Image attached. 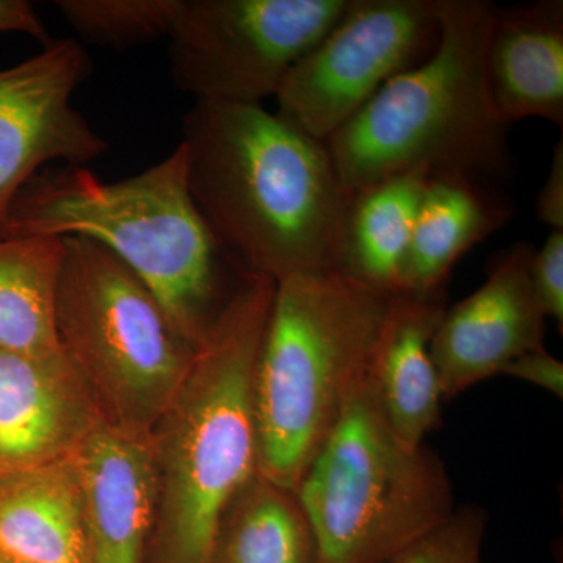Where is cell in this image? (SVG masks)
I'll return each mask as SVG.
<instances>
[{
	"instance_id": "cell-24",
	"label": "cell",
	"mask_w": 563,
	"mask_h": 563,
	"mask_svg": "<svg viewBox=\"0 0 563 563\" xmlns=\"http://www.w3.org/2000/svg\"><path fill=\"white\" fill-rule=\"evenodd\" d=\"M501 374L515 379L536 385L543 390L553 393L558 398L563 396V363L547 350L526 352L510 362Z\"/></svg>"
},
{
	"instance_id": "cell-20",
	"label": "cell",
	"mask_w": 563,
	"mask_h": 563,
	"mask_svg": "<svg viewBox=\"0 0 563 563\" xmlns=\"http://www.w3.org/2000/svg\"><path fill=\"white\" fill-rule=\"evenodd\" d=\"M62 263L63 239H0V351L62 352L55 318Z\"/></svg>"
},
{
	"instance_id": "cell-6",
	"label": "cell",
	"mask_w": 563,
	"mask_h": 563,
	"mask_svg": "<svg viewBox=\"0 0 563 563\" xmlns=\"http://www.w3.org/2000/svg\"><path fill=\"white\" fill-rule=\"evenodd\" d=\"M296 495L317 536L320 563H388L455 510L442 459L399 439L369 377Z\"/></svg>"
},
{
	"instance_id": "cell-19",
	"label": "cell",
	"mask_w": 563,
	"mask_h": 563,
	"mask_svg": "<svg viewBox=\"0 0 563 563\" xmlns=\"http://www.w3.org/2000/svg\"><path fill=\"white\" fill-rule=\"evenodd\" d=\"M210 563H320L296 492L255 473L225 507Z\"/></svg>"
},
{
	"instance_id": "cell-18",
	"label": "cell",
	"mask_w": 563,
	"mask_h": 563,
	"mask_svg": "<svg viewBox=\"0 0 563 563\" xmlns=\"http://www.w3.org/2000/svg\"><path fill=\"white\" fill-rule=\"evenodd\" d=\"M426 184L421 174H404L352 195L340 272L387 295L401 291Z\"/></svg>"
},
{
	"instance_id": "cell-4",
	"label": "cell",
	"mask_w": 563,
	"mask_h": 563,
	"mask_svg": "<svg viewBox=\"0 0 563 563\" xmlns=\"http://www.w3.org/2000/svg\"><path fill=\"white\" fill-rule=\"evenodd\" d=\"M24 236L101 244L146 284L195 347L231 299L221 282L231 262L192 202L180 144L146 172L117 181L84 166L41 169L0 229V239Z\"/></svg>"
},
{
	"instance_id": "cell-16",
	"label": "cell",
	"mask_w": 563,
	"mask_h": 563,
	"mask_svg": "<svg viewBox=\"0 0 563 563\" xmlns=\"http://www.w3.org/2000/svg\"><path fill=\"white\" fill-rule=\"evenodd\" d=\"M512 213V202L493 185L462 177L428 179L401 291L418 296L444 292V284L459 258L499 231Z\"/></svg>"
},
{
	"instance_id": "cell-9",
	"label": "cell",
	"mask_w": 563,
	"mask_h": 563,
	"mask_svg": "<svg viewBox=\"0 0 563 563\" xmlns=\"http://www.w3.org/2000/svg\"><path fill=\"white\" fill-rule=\"evenodd\" d=\"M437 41L433 0H351L285 77L277 114L325 143L393 77L429 57Z\"/></svg>"
},
{
	"instance_id": "cell-5",
	"label": "cell",
	"mask_w": 563,
	"mask_h": 563,
	"mask_svg": "<svg viewBox=\"0 0 563 563\" xmlns=\"http://www.w3.org/2000/svg\"><path fill=\"white\" fill-rule=\"evenodd\" d=\"M390 296L342 272L276 282L254 376L261 476L298 490L368 377Z\"/></svg>"
},
{
	"instance_id": "cell-3",
	"label": "cell",
	"mask_w": 563,
	"mask_h": 563,
	"mask_svg": "<svg viewBox=\"0 0 563 563\" xmlns=\"http://www.w3.org/2000/svg\"><path fill=\"white\" fill-rule=\"evenodd\" d=\"M485 0H433L439 41L429 57L393 77L325 141L351 195L404 174L493 185L514 176L509 125L493 109Z\"/></svg>"
},
{
	"instance_id": "cell-10",
	"label": "cell",
	"mask_w": 563,
	"mask_h": 563,
	"mask_svg": "<svg viewBox=\"0 0 563 563\" xmlns=\"http://www.w3.org/2000/svg\"><path fill=\"white\" fill-rule=\"evenodd\" d=\"M90 73L76 40L51 41L35 57L0 70V229L44 165L84 166L106 154L107 141L73 103Z\"/></svg>"
},
{
	"instance_id": "cell-21",
	"label": "cell",
	"mask_w": 563,
	"mask_h": 563,
	"mask_svg": "<svg viewBox=\"0 0 563 563\" xmlns=\"http://www.w3.org/2000/svg\"><path fill=\"white\" fill-rule=\"evenodd\" d=\"M184 0H58L55 7L81 38L124 49L172 36Z\"/></svg>"
},
{
	"instance_id": "cell-23",
	"label": "cell",
	"mask_w": 563,
	"mask_h": 563,
	"mask_svg": "<svg viewBox=\"0 0 563 563\" xmlns=\"http://www.w3.org/2000/svg\"><path fill=\"white\" fill-rule=\"evenodd\" d=\"M531 279L544 317L553 318L563 331V231H553L533 252Z\"/></svg>"
},
{
	"instance_id": "cell-26",
	"label": "cell",
	"mask_w": 563,
	"mask_h": 563,
	"mask_svg": "<svg viewBox=\"0 0 563 563\" xmlns=\"http://www.w3.org/2000/svg\"><path fill=\"white\" fill-rule=\"evenodd\" d=\"M0 33H24L44 46L52 41L46 25L27 0H0Z\"/></svg>"
},
{
	"instance_id": "cell-8",
	"label": "cell",
	"mask_w": 563,
	"mask_h": 563,
	"mask_svg": "<svg viewBox=\"0 0 563 563\" xmlns=\"http://www.w3.org/2000/svg\"><path fill=\"white\" fill-rule=\"evenodd\" d=\"M351 0H184L169 36L174 85L196 102L262 106Z\"/></svg>"
},
{
	"instance_id": "cell-22",
	"label": "cell",
	"mask_w": 563,
	"mask_h": 563,
	"mask_svg": "<svg viewBox=\"0 0 563 563\" xmlns=\"http://www.w3.org/2000/svg\"><path fill=\"white\" fill-rule=\"evenodd\" d=\"M485 528L483 510L455 509L446 521L404 548L388 563H484Z\"/></svg>"
},
{
	"instance_id": "cell-14",
	"label": "cell",
	"mask_w": 563,
	"mask_h": 563,
	"mask_svg": "<svg viewBox=\"0 0 563 563\" xmlns=\"http://www.w3.org/2000/svg\"><path fill=\"white\" fill-rule=\"evenodd\" d=\"M485 81L504 124L542 118L563 124V2L493 7Z\"/></svg>"
},
{
	"instance_id": "cell-15",
	"label": "cell",
	"mask_w": 563,
	"mask_h": 563,
	"mask_svg": "<svg viewBox=\"0 0 563 563\" xmlns=\"http://www.w3.org/2000/svg\"><path fill=\"white\" fill-rule=\"evenodd\" d=\"M444 292L390 296L368 377L385 417L404 442L420 446L442 426L443 395L431 357L433 333L446 312Z\"/></svg>"
},
{
	"instance_id": "cell-25",
	"label": "cell",
	"mask_w": 563,
	"mask_h": 563,
	"mask_svg": "<svg viewBox=\"0 0 563 563\" xmlns=\"http://www.w3.org/2000/svg\"><path fill=\"white\" fill-rule=\"evenodd\" d=\"M537 217L553 231H563V144L554 147L550 174L537 199Z\"/></svg>"
},
{
	"instance_id": "cell-2",
	"label": "cell",
	"mask_w": 563,
	"mask_h": 563,
	"mask_svg": "<svg viewBox=\"0 0 563 563\" xmlns=\"http://www.w3.org/2000/svg\"><path fill=\"white\" fill-rule=\"evenodd\" d=\"M276 282L246 274L151 432L157 501L146 563H210L225 507L257 473L254 376Z\"/></svg>"
},
{
	"instance_id": "cell-1",
	"label": "cell",
	"mask_w": 563,
	"mask_h": 563,
	"mask_svg": "<svg viewBox=\"0 0 563 563\" xmlns=\"http://www.w3.org/2000/svg\"><path fill=\"white\" fill-rule=\"evenodd\" d=\"M180 147L192 202L240 273L340 272L352 195L324 141L263 106L195 102Z\"/></svg>"
},
{
	"instance_id": "cell-12",
	"label": "cell",
	"mask_w": 563,
	"mask_h": 563,
	"mask_svg": "<svg viewBox=\"0 0 563 563\" xmlns=\"http://www.w3.org/2000/svg\"><path fill=\"white\" fill-rule=\"evenodd\" d=\"M101 422L63 352L0 351V476L68 461Z\"/></svg>"
},
{
	"instance_id": "cell-27",
	"label": "cell",
	"mask_w": 563,
	"mask_h": 563,
	"mask_svg": "<svg viewBox=\"0 0 563 563\" xmlns=\"http://www.w3.org/2000/svg\"><path fill=\"white\" fill-rule=\"evenodd\" d=\"M0 563H24V562L13 561V559H7V558H2V555H0Z\"/></svg>"
},
{
	"instance_id": "cell-17",
	"label": "cell",
	"mask_w": 563,
	"mask_h": 563,
	"mask_svg": "<svg viewBox=\"0 0 563 563\" xmlns=\"http://www.w3.org/2000/svg\"><path fill=\"white\" fill-rule=\"evenodd\" d=\"M0 555L24 563H90L69 459L0 476Z\"/></svg>"
},
{
	"instance_id": "cell-11",
	"label": "cell",
	"mask_w": 563,
	"mask_h": 563,
	"mask_svg": "<svg viewBox=\"0 0 563 563\" xmlns=\"http://www.w3.org/2000/svg\"><path fill=\"white\" fill-rule=\"evenodd\" d=\"M533 252L521 242L496 255L484 285L444 312L431 342L443 399L498 376L526 352L543 350L548 318L532 287Z\"/></svg>"
},
{
	"instance_id": "cell-7",
	"label": "cell",
	"mask_w": 563,
	"mask_h": 563,
	"mask_svg": "<svg viewBox=\"0 0 563 563\" xmlns=\"http://www.w3.org/2000/svg\"><path fill=\"white\" fill-rule=\"evenodd\" d=\"M57 335L102 421L151 437L196 347L135 273L91 240L63 239Z\"/></svg>"
},
{
	"instance_id": "cell-13",
	"label": "cell",
	"mask_w": 563,
	"mask_h": 563,
	"mask_svg": "<svg viewBox=\"0 0 563 563\" xmlns=\"http://www.w3.org/2000/svg\"><path fill=\"white\" fill-rule=\"evenodd\" d=\"M80 488L90 563H146L157 481L151 437L101 422L69 459Z\"/></svg>"
}]
</instances>
